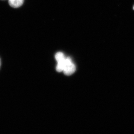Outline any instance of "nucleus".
I'll use <instances>...</instances> for the list:
<instances>
[{"instance_id":"obj_1","label":"nucleus","mask_w":134,"mask_h":134,"mask_svg":"<svg viewBox=\"0 0 134 134\" xmlns=\"http://www.w3.org/2000/svg\"><path fill=\"white\" fill-rule=\"evenodd\" d=\"M76 66L72 62L66 64L63 72L66 75L69 76L74 74L75 71Z\"/></svg>"},{"instance_id":"obj_2","label":"nucleus","mask_w":134,"mask_h":134,"mask_svg":"<svg viewBox=\"0 0 134 134\" xmlns=\"http://www.w3.org/2000/svg\"><path fill=\"white\" fill-rule=\"evenodd\" d=\"M24 1V0H9V3L12 7L17 8L23 5Z\"/></svg>"},{"instance_id":"obj_3","label":"nucleus","mask_w":134,"mask_h":134,"mask_svg":"<svg viewBox=\"0 0 134 134\" xmlns=\"http://www.w3.org/2000/svg\"><path fill=\"white\" fill-rule=\"evenodd\" d=\"M66 58L63 60L58 62V64H57V66H56V70L58 72H61L63 71L65 66V65H65Z\"/></svg>"},{"instance_id":"obj_4","label":"nucleus","mask_w":134,"mask_h":134,"mask_svg":"<svg viewBox=\"0 0 134 134\" xmlns=\"http://www.w3.org/2000/svg\"><path fill=\"white\" fill-rule=\"evenodd\" d=\"M64 54L61 52H59L55 54V58L58 62H60L65 59L66 58Z\"/></svg>"},{"instance_id":"obj_5","label":"nucleus","mask_w":134,"mask_h":134,"mask_svg":"<svg viewBox=\"0 0 134 134\" xmlns=\"http://www.w3.org/2000/svg\"><path fill=\"white\" fill-rule=\"evenodd\" d=\"M1 59H0V67H1Z\"/></svg>"},{"instance_id":"obj_6","label":"nucleus","mask_w":134,"mask_h":134,"mask_svg":"<svg viewBox=\"0 0 134 134\" xmlns=\"http://www.w3.org/2000/svg\"><path fill=\"white\" fill-rule=\"evenodd\" d=\"M133 9H134V7Z\"/></svg>"}]
</instances>
